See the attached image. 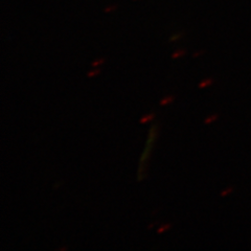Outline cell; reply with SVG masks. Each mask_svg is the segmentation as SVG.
<instances>
[{
	"label": "cell",
	"instance_id": "cell-1",
	"mask_svg": "<svg viewBox=\"0 0 251 251\" xmlns=\"http://www.w3.org/2000/svg\"><path fill=\"white\" fill-rule=\"evenodd\" d=\"M157 126H158L157 124H156V125H154V126H153V128H152V129H151V131H150V137H149V141H148V145H147V148H146V151H145L144 155L141 156V159H140V167L143 166V164L145 163V161L148 159V156H149V154H150V150H151V148H152L153 141H154V139H155V137H156Z\"/></svg>",
	"mask_w": 251,
	"mask_h": 251
},
{
	"label": "cell",
	"instance_id": "cell-2",
	"mask_svg": "<svg viewBox=\"0 0 251 251\" xmlns=\"http://www.w3.org/2000/svg\"><path fill=\"white\" fill-rule=\"evenodd\" d=\"M174 100H175V96H168V97H166V98L162 99V100H160V105H161V106L168 105V104L172 103V101Z\"/></svg>",
	"mask_w": 251,
	"mask_h": 251
},
{
	"label": "cell",
	"instance_id": "cell-3",
	"mask_svg": "<svg viewBox=\"0 0 251 251\" xmlns=\"http://www.w3.org/2000/svg\"><path fill=\"white\" fill-rule=\"evenodd\" d=\"M154 116H155L154 113L147 114V115L143 116V119L140 120V123H141V124H146V123H148V122H150V121H152V120L154 119Z\"/></svg>",
	"mask_w": 251,
	"mask_h": 251
},
{
	"label": "cell",
	"instance_id": "cell-4",
	"mask_svg": "<svg viewBox=\"0 0 251 251\" xmlns=\"http://www.w3.org/2000/svg\"><path fill=\"white\" fill-rule=\"evenodd\" d=\"M184 53H185V50H176L174 53H173L172 58H173V59L181 58L182 56H184Z\"/></svg>",
	"mask_w": 251,
	"mask_h": 251
},
{
	"label": "cell",
	"instance_id": "cell-5",
	"mask_svg": "<svg viewBox=\"0 0 251 251\" xmlns=\"http://www.w3.org/2000/svg\"><path fill=\"white\" fill-rule=\"evenodd\" d=\"M100 73V69H94V70H91L90 73H88V76H89V77L96 76V75H98Z\"/></svg>",
	"mask_w": 251,
	"mask_h": 251
},
{
	"label": "cell",
	"instance_id": "cell-6",
	"mask_svg": "<svg viewBox=\"0 0 251 251\" xmlns=\"http://www.w3.org/2000/svg\"><path fill=\"white\" fill-rule=\"evenodd\" d=\"M104 61H105V59H100V60H98V61H96V62H93V63H92V67H98L99 65L103 64Z\"/></svg>",
	"mask_w": 251,
	"mask_h": 251
},
{
	"label": "cell",
	"instance_id": "cell-7",
	"mask_svg": "<svg viewBox=\"0 0 251 251\" xmlns=\"http://www.w3.org/2000/svg\"><path fill=\"white\" fill-rule=\"evenodd\" d=\"M171 227V225L170 224H166V225H162V227H160V228L158 229V233H162L164 230H167V229H169Z\"/></svg>",
	"mask_w": 251,
	"mask_h": 251
},
{
	"label": "cell",
	"instance_id": "cell-8",
	"mask_svg": "<svg viewBox=\"0 0 251 251\" xmlns=\"http://www.w3.org/2000/svg\"><path fill=\"white\" fill-rule=\"evenodd\" d=\"M210 83H211V80H204L203 82H201V84L199 86H200V88H203V87H205V86H207V85H210Z\"/></svg>",
	"mask_w": 251,
	"mask_h": 251
}]
</instances>
